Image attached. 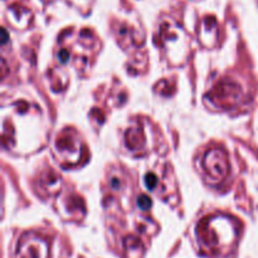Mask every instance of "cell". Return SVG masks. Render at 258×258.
I'll use <instances>...</instances> for the list:
<instances>
[{"label":"cell","instance_id":"obj_1","mask_svg":"<svg viewBox=\"0 0 258 258\" xmlns=\"http://www.w3.org/2000/svg\"><path fill=\"white\" fill-rule=\"evenodd\" d=\"M240 226L236 218L224 214L204 218L196 228V236L204 251L213 256L230 252L236 247Z\"/></svg>","mask_w":258,"mask_h":258},{"label":"cell","instance_id":"obj_2","mask_svg":"<svg viewBox=\"0 0 258 258\" xmlns=\"http://www.w3.org/2000/svg\"><path fill=\"white\" fill-rule=\"evenodd\" d=\"M54 153L59 162L64 165H77L82 159V140L72 129H65L57 136Z\"/></svg>","mask_w":258,"mask_h":258},{"label":"cell","instance_id":"obj_3","mask_svg":"<svg viewBox=\"0 0 258 258\" xmlns=\"http://www.w3.org/2000/svg\"><path fill=\"white\" fill-rule=\"evenodd\" d=\"M160 39L162 48L166 50L168 56L170 54L171 48L174 49L173 58L177 59V64L183 63L188 56V37L180 29V27L174 23H164L160 28Z\"/></svg>","mask_w":258,"mask_h":258},{"label":"cell","instance_id":"obj_4","mask_svg":"<svg viewBox=\"0 0 258 258\" xmlns=\"http://www.w3.org/2000/svg\"><path fill=\"white\" fill-rule=\"evenodd\" d=\"M241 87L233 80H223L207 95V100L218 109L227 110L237 106L240 100Z\"/></svg>","mask_w":258,"mask_h":258},{"label":"cell","instance_id":"obj_5","mask_svg":"<svg viewBox=\"0 0 258 258\" xmlns=\"http://www.w3.org/2000/svg\"><path fill=\"white\" fill-rule=\"evenodd\" d=\"M203 169L213 183H218L226 179L229 173V162L227 154L221 149H213L207 151L203 158Z\"/></svg>","mask_w":258,"mask_h":258},{"label":"cell","instance_id":"obj_6","mask_svg":"<svg viewBox=\"0 0 258 258\" xmlns=\"http://www.w3.org/2000/svg\"><path fill=\"white\" fill-rule=\"evenodd\" d=\"M18 256L19 258H49V244L42 237L27 234L19 243Z\"/></svg>","mask_w":258,"mask_h":258},{"label":"cell","instance_id":"obj_7","mask_svg":"<svg viewBox=\"0 0 258 258\" xmlns=\"http://www.w3.org/2000/svg\"><path fill=\"white\" fill-rule=\"evenodd\" d=\"M125 144L130 151H132L134 154H145L146 150V132H145V128L141 122L136 125V126H131L126 134H125Z\"/></svg>","mask_w":258,"mask_h":258},{"label":"cell","instance_id":"obj_8","mask_svg":"<svg viewBox=\"0 0 258 258\" xmlns=\"http://www.w3.org/2000/svg\"><path fill=\"white\" fill-rule=\"evenodd\" d=\"M62 177H59L58 174H56L54 171H48L39 180V187L37 189H41V195L42 196H52L54 194H57V192L59 190L61 187V180Z\"/></svg>","mask_w":258,"mask_h":258},{"label":"cell","instance_id":"obj_9","mask_svg":"<svg viewBox=\"0 0 258 258\" xmlns=\"http://www.w3.org/2000/svg\"><path fill=\"white\" fill-rule=\"evenodd\" d=\"M125 249H126V253L130 256L131 258L136 256V258H140V256L143 255V244L136 237H128L125 240Z\"/></svg>","mask_w":258,"mask_h":258},{"label":"cell","instance_id":"obj_10","mask_svg":"<svg viewBox=\"0 0 258 258\" xmlns=\"http://www.w3.org/2000/svg\"><path fill=\"white\" fill-rule=\"evenodd\" d=\"M145 185L149 190H155L159 185V177L155 173H147L145 175Z\"/></svg>","mask_w":258,"mask_h":258},{"label":"cell","instance_id":"obj_11","mask_svg":"<svg viewBox=\"0 0 258 258\" xmlns=\"http://www.w3.org/2000/svg\"><path fill=\"white\" fill-rule=\"evenodd\" d=\"M151 204H153L151 199H150L147 195H145V194H143L141 196H139V199H137V206H139V208L140 209H144V210L149 209L150 207H151Z\"/></svg>","mask_w":258,"mask_h":258}]
</instances>
